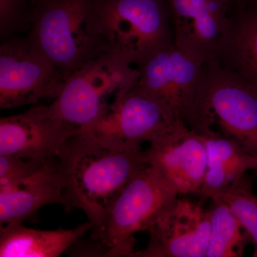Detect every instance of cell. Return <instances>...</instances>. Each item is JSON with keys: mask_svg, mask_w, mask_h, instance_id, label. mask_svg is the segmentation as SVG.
Returning a JSON list of instances; mask_svg holds the SVG:
<instances>
[{"mask_svg": "<svg viewBox=\"0 0 257 257\" xmlns=\"http://www.w3.org/2000/svg\"><path fill=\"white\" fill-rule=\"evenodd\" d=\"M150 165L142 148L121 152L102 146L87 134L69 139L57 156L67 209H81L92 223V233L100 228L108 209L130 180Z\"/></svg>", "mask_w": 257, "mask_h": 257, "instance_id": "1", "label": "cell"}, {"mask_svg": "<svg viewBox=\"0 0 257 257\" xmlns=\"http://www.w3.org/2000/svg\"><path fill=\"white\" fill-rule=\"evenodd\" d=\"M92 228L89 221L69 229H30L23 223L1 226L0 256H60Z\"/></svg>", "mask_w": 257, "mask_h": 257, "instance_id": "16", "label": "cell"}, {"mask_svg": "<svg viewBox=\"0 0 257 257\" xmlns=\"http://www.w3.org/2000/svg\"><path fill=\"white\" fill-rule=\"evenodd\" d=\"M204 64L173 43L138 67L140 78L137 86L156 99L175 119L185 121Z\"/></svg>", "mask_w": 257, "mask_h": 257, "instance_id": "9", "label": "cell"}, {"mask_svg": "<svg viewBox=\"0 0 257 257\" xmlns=\"http://www.w3.org/2000/svg\"><path fill=\"white\" fill-rule=\"evenodd\" d=\"M80 130L56 117L49 105L37 104L0 119V156L46 163L57 158L66 142Z\"/></svg>", "mask_w": 257, "mask_h": 257, "instance_id": "13", "label": "cell"}, {"mask_svg": "<svg viewBox=\"0 0 257 257\" xmlns=\"http://www.w3.org/2000/svg\"><path fill=\"white\" fill-rule=\"evenodd\" d=\"M186 124L219 132L257 158V89L221 64H204Z\"/></svg>", "mask_w": 257, "mask_h": 257, "instance_id": "3", "label": "cell"}, {"mask_svg": "<svg viewBox=\"0 0 257 257\" xmlns=\"http://www.w3.org/2000/svg\"><path fill=\"white\" fill-rule=\"evenodd\" d=\"M31 0H0L1 42L23 35L31 27Z\"/></svg>", "mask_w": 257, "mask_h": 257, "instance_id": "20", "label": "cell"}, {"mask_svg": "<svg viewBox=\"0 0 257 257\" xmlns=\"http://www.w3.org/2000/svg\"><path fill=\"white\" fill-rule=\"evenodd\" d=\"M178 195L149 165L115 198L100 228L92 236L105 245L109 256H133L134 235L148 231Z\"/></svg>", "mask_w": 257, "mask_h": 257, "instance_id": "6", "label": "cell"}, {"mask_svg": "<svg viewBox=\"0 0 257 257\" xmlns=\"http://www.w3.org/2000/svg\"><path fill=\"white\" fill-rule=\"evenodd\" d=\"M31 1L32 2V3H33V2L35 1V0H31Z\"/></svg>", "mask_w": 257, "mask_h": 257, "instance_id": "24", "label": "cell"}, {"mask_svg": "<svg viewBox=\"0 0 257 257\" xmlns=\"http://www.w3.org/2000/svg\"><path fill=\"white\" fill-rule=\"evenodd\" d=\"M46 163L18 157L1 155L0 187L26 178L41 169Z\"/></svg>", "mask_w": 257, "mask_h": 257, "instance_id": "21", "label": "cell"}, {"mask_svg": "<svg viewBox=\"0 0 257 257\" xmlns=\"http://www.w3.org/2000/svg\"><path fill=\"white\" fill-rule=\"evenodd\" d=\"M257 89V13L240 9L219 62Z\"/></svg>", "mask_w": 257, "mask_h": 257, "instance_id": "17", "label": "cell"}, {"mask_svg": "<svg viewBox=\"0 0 257 257\" xmlns=\"http://www.w3.org/2000/svg\"><path fill=\"white\" fill-rule=\"evenodd\" d=\"M237 7L239 9L252 10L257 13V0H239Z\"/></svg>", "mask_w": 257, "mask_h": 257, "instance_id": "22", "label": "cell"}, {"mask_svg": "<svg viewBox=\"0 0 257 257\" xmlns=\"http://www.w3.org/2000/svg\"><path fill=\"white\" fill-rule=\"evenodd\" d=\"M109 52L139 67L175 43L165 0H99Z\"/></svg>", "mask_w": 257, "mask_h": 257, "instance_id": "5", "label": "cell"}, {"mask_svg": "<svg viewBox=\"0 0 257 257\" xmlns=\"http://www.w3.org/2000/svg\"><path fill=\"white\" fill-rule=\"evenodd\" d=\"M150 167L178 194H199L207 168L200 135L183 120L170 125L150 142Z\"/></svg>", "mask_w": 257, "mask_h": 257, "instance_id": "11", "label": "cell"}, {"mask_svg": "<svg viewBox=\"0 0 257 257\" xmlns=\"http://www.w3.org/2000/svg\"><path fill=\"white\" fill-rule=\"evenodd\" d=\"M207 150V168L199 194L211 199L228 186L243 178L247 171L257 173V158L236 142L214 128L197 133Z\"/></svg>", "mask_w": 257, "mask_h": 257, "instance_id": "15", "label": "cell"}, {"mask_svg": "<svg viewBox=\"0 0 257 257\" xmlns=\"http://www.w3.org/2000/svg\"><path fill=\"white\" fill-rule=\"evenodd\" d=\"M150 239L135 257H207L210 211L200 202L177 199L148 230Z\"/></svg>", "mask_w": 257, "mask_h": 257, "instance_id": "12", "label": "cell"}, {"mask_svg": "<svg viewBox=\"0 0 257 257\" xmlns=\"http://www.w3.org/2000/svg\"><path fill=\"white\" fill-rule=\"evenodd\" d=\"M214 197L221 199L234 213L253 243V256L257 257V195L253 192L251 181L244 176Z\"/></svg>", "mask_w": 257, "mask_h": 257, "instance_id": "19", "label": "cell"}, {"mask_svg": "<svg viewBox=\"0 0 257 257\" xmlns=\"http://www.w3.org/2000/svg\"><path fill=\"white\" fill-rule=\"evenodd\" d=\"M64 204L57 158L26 178L0 187V225L20 224L40 208Z\"/></svg>", "mask_w": 257, "mask_h": 257, "instance_id": "14", "label": "cell"}, {"mask_svg": "<svg viewBox=\"0 0 257 257\" xmlns=\"http://www.w3.org/2000/svg\"><path fill=\"white\" fill-rule=\"evenodd\" d=\"M139 78L138 67L107 52L71 74L49 108L56 117L85 130L105 116Z\"/></svg>", "mask_w": 257, "mask_h": 257, "instance_id": "4", "label": "cell"}, {"mask_svg": "<svg viewBox=\"0 0 257 257\" xmlns=\"http://www.w3.org/2000/svg\"><path fill=\"white\" fill-rule=\"evenodd\" d=\"M67 77L23 35L0 46V109L55 100Z\"/></svg>", "mask_w": 257, "mask_h": 257, "instance_id": "7", "label": "cell"}, {"mask_svg": "<svg viewBox=\"0 0 257 257\" xmlns=\"http://www.w3.org/2000/svg\"><path fill=\"white\" fill-rule=\"evenodd\" d=\"M175 43L205 64L219 63L229 39L235 0H165Z\"/></svg>", "mask_w": 257, "mask_h": 257, "instance_id": "10", "label": "cell"}, {"mask_svg": "<svg viewBox=\"0 0 257 257\" xmlns=\"http://www.w3.org/2000/svg\"><path fill=\"white\" fill-rule=\"evenodd\" d=\"M210 234L207 257H241L251 242L234 213L218 198L211 199Z\"/></svg>", "mask_w": 257, "mask_h": 257, "instance_id": "18", "label": "cell"}, {"mask_svg": "<svg viewBox=\"0 0 257 257\" xmlns=\"http://www.w3.org/2000/svg\"><path fill=\"white\" fill-rule=\"evenodd\" d=\"M177 121L160 102L136 85L105 116L80 132L107 148L133 151Z\"/></svg>", "mask_w": 257, "mask_h": 257, "instance_id": "8", "label": "cell"}, {"mask_svg": "<svg viewBox=\"0 0 257 257\" xmlns=\"http://www.w3.org/2000/svg\"><path fill=\"white\" fill-rule=\"evenodd\" d=\"M27 37L67 78L109 52L99 0H35Z\"/></svg>", "mask_w": 257, "mask_h": 257, "instance_id": "2", "label": "cell"}, {"mask_svg": "<svg viewBox=\"0 0 257 257\" xmlns=\"http://www.w3.org/2000/svg\"><path fill=\"white\" fill-rule=\"evenodd\" d=\"M239 0H235V3H236V5L238 3H239Z\"/></svg>", "mask_w": 257, "mask_h": 257, "instance_id": "23", "label": "cell"}]
</instances>
